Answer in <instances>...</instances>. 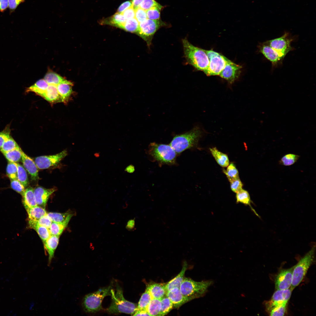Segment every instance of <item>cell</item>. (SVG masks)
<instances>
[{
  "instance_id": "obj_7",
  "label": "cell",
  "mask_w": 316,
  "mask_h": 316,
  "mask_svg": "<svg viewBox=\"0 0 316 316\" xmlns=\"http://www.w3.org/2000/svg\"><path fill=\"white\" fill-rule=\"evenodd\" d=\"M315 251V248L313 247L294 266L290 287L292 291L300 284L306 275L313 262Z\"/></svg>"
},
{
  "instance_id": "obj_36",
  "label": "cell",
  "mask_w": 316,
  "mask_h": 316,
  "mask_svg": "<svg viewBox=\"0 0 316 316\" xmlns=\"http://www.w3.org/2000/svg\"><path fill=\"white\" fill-rule=\"evenodd\" d=\"M161 309L159 316H164L168 314L173 308V303L166 296L160 299Z\"/></svg>"
},
{
  "instance_id": "obj_32",
  "label": "cell",
  "mask_w": 316,
  "mask_h": 316,
  "mask_svg": "<svg viewBox=\"0 0 316 316\" xmlns=\"http://www.w3.org/2000/svg\"><path fill=\"white\" fill-rule=\"evenodd\" d=\"M161 309L160 299L152 298L147 305L146 310L150 316H159Z\"/></svg>"
},
{
  "instance_id": "obj_11",
  "label": "cell",
  "mask_w": 316,
  "mask_h": 316,
  "mask_svg": "<svg viewBox=\"0 0 316 316\" xmlns=\"http://www.w3.org/2000/svg\"><path fill=\"white\" fill-rule=\"evenodd\" d=\"M67 154V151L64 150L55 154L36 157L35 162L38 169H45L58 164Z\"/></svg>"
},
{
  "instance_id": "obj_31",
  "label": "cell",
  "mask_w": 316,
  "mask_h": 316,
  "mask_svg": "<svg viewBox=\"0 0 316 316\" xmlns=\"http://www.w3.org/2000/svg\"><path fill=\"white\" fill-rule=\"evenodd\" d=\"M236 198L237 203H241L246 205H248L254 213L259 217V215L251 206V203L252 201L250 194L247 191L242 189L236 193Z\"/></svg>"
},
{
  "instance_id": "obj_5",
  "label": "cell",
  "mask_w": 316,
  "mask_h": 316,
  "mask_svg": "<svg viewBox=\"0 0 316 316\" xmlns=\"http://www.w3.org/2000/svg\"><path fill=\"white\" fill-rule=\"evenodd\" d=\"M212 283L211 281H196L185 277L179 289L184 296L192 300L203 296Z\"/></svg>"
},
{
  "instance_id": "obj_25",
  "label": "cell",
  "mask_w": 316,
  "mask_h": 316,
  "mask_svg": "<svg viewBox=\"0 0 316 316\" xmlns=\"http://www.w3.org/2000/svg\"><path fill=\"white\" fill-rule=\"evenodd\" d=\"M22 196L23 204L26 210L37 205L33 188H27Z\"/></svg>"
},
{
  "instance_id": "obj_23",
  "label": "cell",
  "mask_w": 316,
  "mask_h": 316,
  "mask_svg": "<svg viewBox=\"0 0 316 316\" xmlns=\"http://www.w3.org/2000/svg\"><path fill=\"white\" fill-rule=\"evenodd\" d=\"M73 85L72 82L67 80L57 85L59 94L61 97L63 102H65L67 101L72 94Z\"/></svg>"
},
{
  "instance_id": "obj_29",
  "label": "cell",
  "mask_w": 316,
  "mask_h": 316,
  "mask_svg": "<svg viewBox=\"0 0 316 316\" xmlns=\"http://www.w3.org/2000/svg\"><path fill=\"white\" fill-rule=\"evenodd\" d=\"M48 85V84L44 79H40L33 85L28 87L26 89V92H33L42 96L47 90Z\"/></svg>"
},
{
  "instance_id": "obj_13",
  "label": "cell",
  "mask_w": 316,
  "mask_h": 316,
  "mask_svg": "<svg viewBox=\"0 0 316 316\" xmlns=\"http://www.w3.org/2000/svg\"><path fill=\"white\" fill-rule=\"evenodd\" d=\"M241 68V66L229 60L219 75L232 84L238 78Z\"/></svg>"
},
{
  "instance_id": "obj_16",
  "label": "cell",
  "mask_w": 316,
  "mask_h": 316,
  "mask_svg": "<svg viewBox=\"0 0 316 316\" xmlns=\"http://www.w3.org/2000/svg\"><path fill=\"white\" fill-rule=\"evenodd\" d=\"M258 48L259 52L271 62L272 66H277L282 61L267 41L260 43L259 45Z\"/></svg>"
},
{
  "instance_id": "obj_3",
  "label": "cell",
  "mask_w": 316,
  "mask_h": 316,
  "mask_svg": "<svg viewBox=\"0 0 316 316\" xmlns=\"http://www.w3.org/2000/svg\"><path fill=\"white\" fill-rule=\"evenodd\" d=\"M202 135L201 129L196 126L187 133L175 136L170 145L177 154H180L196 145Z\"/></svg>"
},
{
  "instance_id": "obj_1",
  "label": "cell",
  "mask_w": 316,
  "mask_h": 316,
  "mask_svg": "<svg viewBox=\"0 0 316 316\" xmlns=\"http://www.w3.org/2000/svg\"><path fill=\"white\" fill-rule=\"evenodd\" d=\"M182 43L184 56L187 63L197 70L204 72L209 64L205 50L193 45L186 38L183 39Z\"/></svg>"
},
{
  "instance_id": "obj_27",
  "label": "cell",
  "mask_w": 316,
  "mask_h": 316,
  "mask_svg": "<svg viewBox=\"0 0 316 316\" xmlns=\"http://www.w3.org/2000/svg\"><path fill=\"white\" fill-rule=\"evenodd\" d=\"M209 150L217 163L223 167L229 164V160L227 155L219 151L216 147L210 148Z\"/></svg>"
},
{
  "instance_id": "obj_50",
  "label": "cell",
  "mask_w": 316,
  "mask_h": 316,
  "mask_svg": "<svg viewBox=\"0 0 316 316\" xmlns=\"http://www.w3.org/2000/svg\"><path fill=\"white\" fill-rule=\"evenodd\" d=\"M135 16L139 23H141L147 19L146 11L139 7L135 10Z\"/></svg>"
},
{
  "instance_id": "obj_49",
  "label": "cell",
  "mask_w": 316,
  "mask_h": 316,
  "mask_svg": "<svg viewBox=\"0 0 316 316\" xmlns=\"http://www.w3.org/2000/svg\"><path fill=\"white\" fill-rule=\"evenodd\" d=\"M287 304L276 307L270 311V316H283L285 313Z\"/></svg>"
},
{
  "instance_id": "obj_24",
  "label": "cell",
  "mask_w": 316,
  "mask_h": 316,
  "mask_svg": "<svg viewBox=\"0 0 316 316\" xmlns=\"http://www.w3.org/2000/svg\"><path fill=\"white\" fill-rule=\"evenodd\" d=\"M73 216V214L70 213L62 222L57 223L52 222L49 229L51 235L60 236L67 226Z\"/></svg>"
},
{
  "instance_id": "obj_59",
  "label": "cell",
  "mask_w": 316,
  "mask_h": 316,
  "mask_svg": "<svg viewBox=\"0 0 316 316\" xmlns=\"http://www.w3.org/2000/svg\"><path fill=\"white\" fill-rule=\"evenodd\" d=\"M135 170L134 166L130 164L127 166L125 169V171L129 173H133Z\"/></svg>"
},
{
  "instance_id": "obj_52",
  "label": "cell",
  "mask_w": 316,
  "mask_h": 316,
  "mask_svg": "<svg viewBox=\"0 0 316 316\" xmlns=\"http://www.w3.org/2000/svg\"><path fill=\"white\" fill-rule=\"evenodd\" d=\"M8 8L10 13L14 12L20 4L24 2L25 0H8Z\"/></svg>"
},
{
  "instance_id": "obj_22",
  "label": "cell",
  "mask_w": 316,
  "mask_h": 316,
  "mask_svg": "<svg viewBox=\"0 0 316 316\" xmlns=\"http://www.w3.org/2000/svg\"><path fill=\"white\" fill-rule=\"evenodd\" d=\"M187 262H184L180 273L175 277L166 283L165 287L167 292L173 288H180L185 277V272L187 269Z\"/></svg>"
},
{
  "instance_id": "obj_53",
  "label": "cell",
  "mask_w": 316,
  "mask_h": 316,
  "mask_svg": "<svg viewBox=\"0 0 316 316\" xmlns=\"http://www.w3.org/2000/svg\"><path fill=\"white\" fill-rule=\"evenodd\" d=\"M122 13L126 20L132 19L135 16V10L132 6L126 9Z\"/></svg>"
},
{
  "instance_id": "obj_56",
  "label": "cell",
  "mask_w": 316,
  "mask_h": 316,
  "mask_svg": "<svg viewBox=\"0 0 316 316\" xmlns=\"http://www.w3.org/2000/svg\"><path fill=\"white\" fill-rule=\"evenodd\" d=\"M8 7V0H0V11L4 12Z\"/></svg>"
},
{
  "instance_id": "obj_48",
  "label": "cell",
  "mask_w": 316,
  "mask_h": 316,
  "mask_svg": "<svg viewBox=\"0 0 316 316\" xmlns=\"http://www.w3.org/2000/svg\"><path fill=\"white\" fill-rule=\"evenodd\" d=\"M232 191L236 193L242 189L243 184L239 177L229 181Z\"/></svg>"
},
{
  "instance_id": "obj_37",
  "label": "cell",
  "mask_w": 316,
  "mask_h": 316,
  "mask_svg": "<svg viewBox=\"0 0 316 316\" xmlns=\"http://www.w3.org/2000/svg\"><path fill=\"white\" fill-rule=\"evenodd\" d=\"M139 25L138 22L134 18L127 20L123 25L122 29L127 31L137 33L138 30Z\"/></svg>"
},
{
  "instance_id": "obj_34",
  "label": "cell",
  "mask_w": 316,
  "mask_h": 316,
  "mask_svg": "<svg viewBox=\"0 0 316 316\" xmlns=\"http://www.w3.org/2000/svg\"><path fill=\"white\" fill-rule=\"evenodd\" d=\"M44 79L49 84L57 85L66 80L53 72H49L44 76Z\"/></svg>"
},
{
  "instance_id": "obj_17",
  "label": "cell",
  "mask_w": 316,
  "mask_h": 316,
  "mask_svg": "<svg viewBox=\"0 0 316 316\" xmlns=\"http://www.w3.org/2000/svg\"><path fill=\"white\" fill-rule=\"evenodd\" d=\"M166 296L173 303V307L178 308L191 300L184 296L181 293L179 288H173L167 292Z\"/></svg>"
},
{
  "instance_id": "obj_10",
  "label": "cell",
  "mask_w": 316,
  "mask_h": 316,
  "mask_svg": "<svg viewBox=\"0 0 316 316\" xmlns=\"http://www.w3.org/2000/svg\"><path fill=\"white\" fill-rule=\"evenodd\" d=\"M162 24L159 20H152L147 18L139 23L136 33L145 41L149 47L154 34Z\"/></svg>"
},
{
  "instance_id": "obj_41",
  "label": "cell",
  "mask_w": 316,
  "mask_h": 316,
  "mask_svg": "<svg viewBox=\"0 0 316 316\" xmlns=\"http://www.w3.org/2000/svg\"><path fill=\"white\" fill-rule=\"evenodd\" d=\"M18 147L16 142L11 136L4 143L0 151L3 153L12 150Z\"/></svg>"
},
{
  "instance_id": "obj_4",
  "label": "cell",
  "mask_w": 316,
  "mask_h": 316,
  "mask_svg": "<svg viewBox=\"0 0 316 316\" xmlns=\"http://www.w3.org/2000/svg\"><path fill=\"white\" fill-rule=\"evenodd\" d=\"M148 153L159 164L171 165L175 163L177 153L170 145L151 143Z\"/></svg>"
},
{
  "instance_id": "obj_51",
  "label": "cell",
  "mask_w": 316,
  "mask_h": 316,
  "mask_svg": "<svg viewBox=\"0 0 316 316\" xmlns=\"http://www.w3.org/2000/svg\"><path fill=\"white\" fill-rule=\"evenodd\" d=\"M36 221L38 225L48 229L50 228L52 222L47 214Z\"/></svg>"
},
{
  "instance_id": "obj_40",
  "label": "cell",
  "mask_w": 316,
  "mask_h": 316,
  "mask_svg": "<svg viewBox=\"0 0 316 316\" xmlns=\"http://www.w3.org/2000/svg\"><path fill=\"white\" fill-rule=\"evenodd\" d=\"M227 166L226 170L223 169V171L229 181L239 177L238 171L233 163H231Z\"/></svg>"
},
{
  "instance_id": "obj_35",
  "label": "cell",
  "mask_w": 316,
  "mask_h": 316,
  "mask_svg": "<svg viewBox=\"0 0 316 316\" xmlns=\"http://www.w3.org/2000/svg\"><path fill=\"white\" fill-rule=\"evenodd\" d=\"M300 156L293 154L289 153L284 155L279 161L280 165L284 166H290L297 162Z\"/></svg>"
},
{
  "instance_id": "obj_58",
  "label": "cell",
  "mask_w": 316,
  "mask_h": 316,
  "mask_svg": "<svg viewBox=\"0 0 316 316\" xmlns=\"http://www.w3.org/2000/svg\"><path fill=\"white\" fill-rule=\"evenodd\" d=\"M144 0H132V6L133 8L135 10L139 7L141 3Z\"/></svg>"
},
{
  "instance_id": "obj_46",
  "label": "cell",
  "mask_w": 316,
  "mask_h": 316,
  "mask_svg": "<svg viewBox=\"0 0 316 316\" xmlns=\"http://www.w3.org/2000/svg\"><path fill=\"white\" fill-rule=\"evenodd\" d=\"M10 125H6L5 128L0 132V150L5 142L11 136Z\"/></svg>"
},
{
  "instance_id": "obj_38",
  "label": "cell",
  "mask_w": 316,
  "mask_h": 316,
  "mask_svg": "<svg viewBox=\"0 0 316 316\" xmlns=\"http://www.w3.org/2000/svg\"><path fill=\"white\" fill-rule=\"evenodd\" d=\"M17 164V179L24 187L27 186L29 182L27 172L24 168L19 164Z\"/></svg>"
},
{
  "instance_id": "obj_28",
  "label": "cell",
  "mask_w": 316,
  "mask_h": 316,
  "mask_svg": "<svg viewBox=\"0 0 316 316\" xmlns=\"http://www.w3.org/2000/svg\"><path fill=\"white\" fill-rule=\"evenodd\" d=\"M122 13H116L112 16L102 21V23L107 24L122 28L126 21Z\"/></svg>"
},
{
  "instance_id": "obj_30",
  "label": "cell",
  "mask_w": 316,
  "mask_h": 316,
  "mask_svg": "<svg viewBox=\"0 0 316 316\" xmlns=\"http://www.w3.org/2000/svg\"><path fill=\"white\" fill-rule=\"evenodd\" d=\"M26 210L28 215V221H37L47 213L45 209L37 205Z\"/></svg>"
},
{
  "instance_id": "obj_12",
  "label": "cell",
  "mask_w": 316,
  "mask_h": 316,
  "mask_svg": "<svg viewBox=\"0 0 316 316\" xmlns=\"http://www.w3.org/2000/svg\"><path fill=\"white\" fill-rule=\"evenodd\" d=\"M292 291L290 288L284 290H277L274 293L271 300L267 303V309L270 311L276 307L287 304Z\"/></svg>"
},
{
  "instance_id": "obj_26",
  "label": "cell",
  "mask_w": 316,
  "mask_h": 316,
  "mask_svg": "<svg viewBox=\"0 0 316 316\" xmlns=\"http://www.w3.org/2000/svg\"><path fill=\"white\" fill-rule=\"evenodd\" d=\"M29 227L37 233L43 243L51 235L49 229L38 225L36 221H28Z\"/></svg>"
},
{
  "instance_id": "obj_47",
  "label": "cell",
  "mask_w": 316,
  "mask_h": 316,
  "mask_svg": "<svg viewBox=\"0 0 316 316\" xmlns=\"http://www.w3.org/2000/svg\"><path fill=\"white\" fill-rule=\"evenodd\" d=\"M11 188L22 195L25 191V187L17 179L11 180Z\"/></svg>"
},
{
  "instance_id": "obj_57",
  "label": "cell",
  "mask_w": 316,
  "mask_h": 316,
  "mask_svg": "<svg viewBox=\"0 0 316 316\" xmlns=\"http://www.w3.org/2000/svg\"><path fill=\"white\" fill-rule=\"evenodd\" d=\"M134 316H150L145 310H137L133 315Z\"/></svg>"
},
{
  "instance_id": "obj_39",
  "label": "cell",
  "mask_w": 316,
  "mask_h": 316,
  "mask_svg": "<svg viewBox=\"0 0 316 316\" xmlns=\"http://www.w3.org/2000/svg\"><path fill=\"white\" fill-rule=\"evenodd\" d=\"M152 299V298L149 293L145 290L140 299L136 310H146L147 305Z\"/></svg>"
},
{
  "instance_id": "obj_6",
  "label": "cell",
  "mask_w": 316,
  "mask_h": 316,
  "mask_svg": "<svg viewBox=\"0 0 316 316\" xmlns=\"http://www.w3.org/2000/svg\"><path fill=\"white\" fill-rule=\"evenodd\" d=\"M110 286L103 287L97 291L86 295L84 297L82 305L84 310L87 312H95L102 309V302L105 297L111 295Z\"/></svg>"
},
{
  "instance_id": "obj_44",
  "label": "cell",
  "mask_w": 316,
  "mask_h": 316,
  "mask_svg": "<svg viewBox=\"0 0 316 316\" xmlns=\"http://www.w3.org/2000/svg\"><path fill=\"white\" fill-rule=\"evenodd\" d=\"M154 7H157L160 10L163 8L161 5L155 0H144L139 7L146 11Z\"/></svg>"
},
{
  "instance_id": "obj_20",
  "label": "cell",
  "mask_w": 316,
  "mask_h": 316,
  "mask_svg": "<svg viewBox=\"0 0 316 316\" xmlns=\"http://www.w3.org/2000/svg\"><path fill=\"white\" fill-rule=\"evenodd\" d=\"M59 237V236L51 235L44 242V248L48 255L49 265L54 257L55 250L58 244Z\"/></svg>"
},
{
  "instance_id": "obj_15",
  "label": "cell",
  "mask_w": 316,
  "mask_h": 316,
  "mask_svg": "<svg viewBox=\"0 0 316 316\" xmlns=\"http://www.w3.org/2000/svg\"><path fill=\"white\" fill-rule=\"evenodd\" d=\"M56 190L55 188L49 189L37 186L34 189L37 205L44 209L50 196Z\"/></svg>"
},
{
  "instance_id": "obj_2",
  "label": "cell",
  "mask_w": 316,
  "mask_h": 316,
  "mask_svg": "<svg viewBox=\"0 0 316 316\" xmlns=\"http://www.w3.org/2000/svg\"><path fill=\"white\" fill-rule=\"evenodd\" d=\"M116 291L111 289V302L107 311L110 314L124 313L132 315L135 313L137 306L125 299L122 288L116 284Z\"/></svg>"
},
{
  "instance_id": "obj_55",
  "label": "cell",
  "mask_w": 316,
  "mask_h": 316,
  "mask_svg": "<svg viewBox=\"0 0 316 316\" xmlns=\"http://www.w3.org/2000/svg\"><path fill=\"white\" fill-rule=\"evenodd\" d=\"M135 218L129 220L127 222L126 227L129 231H133L135 229Z\"/></svg>"
},
{
  "instance_id": "obj_18",
  "label": "cell",
  "mask_w": 316,
  "mask_h": 316,
  "mask_svg": "<svg viewBox=\"0 0 316 316\" xmlns=\"http://www.w3.org/2000/svg\"><path fill=\"white\" fill-rule=\"evenodd\" d=\"M166 283L152 282L146 285V290L150 294L152 298L161 299L166 295L167 291Z\"/></svg>"
},
{
  "instance_id": "obj_45",
  "label": "cell",
  "mask_w": 316,
  "mask_h": 316,
  "mask_svg": "<svg viewBox=\"0 0 316 316\" xmlns=\"http://www.w3.org/2000/svg\"><path fill=\"white\" fill-rule=\"evenodd\" d=\"M160 9L157 7H152L146 11L147 18L152 20H159Z\"/></svg>"
},
{
  "instance_id": "obj_8",
  "label": "cell",
  "mask_w": 316,
  "mask_h": 316,
  "mask_svg": "<svg viewBox=\"0 0 316 316\" xmlns=\"http://www.w3.org/2000/svg\"><path fill=\"white\" fill-rule=\"evenodd\" d=\"M205 51L209 60V64L204 73L208 76L219 75L229 59L212 50Z\"/></svg>"
},
{
  "instance_id": "obj_54",
  "label": "cell",
  "mask_w": 316,
  "mask_h": 316,
  "mask_svg": "<svg viewBox=\"0 0 316 316\" xmlns=\"http://www.w3.org/2000/svg\"><path fill=\"white\" fill-rule=\"evenodd\" d=\"M132 6V1H127L122 4L119 7L117 11L119 13H122L125 10Z\"/></svg>"
},
{
  "instance_id": "obj_14",
  "label": "cell",
  "mask_w": 316,
  "mask_h": 316,
  "mask_svg": "<svg viewBox=\"0 0 316 316\" xmlns=\"http://www.w3.org/2000/svg\"><path fill=\"white\" fill-rule=\"evenodd\" d=\"M294 267V266L288 269L282 270L279 273L275 281L276 290H284L290 287Z\"/></svg>"
},
{
  "instance_id": "obj_9",
  "label": "cell",
  "mask_w": 316,
  "mask_h": 316,
  "mask_svg": "<svg viewBox=\"0 0 316 316\" xmlns=\"http://www.w3.org/2000/svg\"><path fill=\"white\" fill-rule=\"evenodd\" d=\"M293 40L289 34L286 32L280 37L267 42L283 61L286 54L293 49L291 45Z\"/></svg>"
},
{
  "instance_id": "obj_21",
  "label": "cell",
  "mask_w": 316,
  "mask_h": 316,
  "mask_svg": "<svg viewBox=\"0 0 316 316\" xmlns=\"http://www.w3.org/2000/svg\"><path fill=\"white\" fill-rule=\"evenodd\" d=\"M48 84L47 90L41 97L50 102H63L59 94L57 85Z\"/></svg>"
},
{
  "instance_id": "obj_33",
  "label": "cell",
  "mask_w": 316,
  "mask_h": 316,
  "mask_svg": "<svg viewBox=\"0 0 316 316\" xmlns=\"http://www.w3.org/2000/svg\"><path fill=\"white\" fill-rule=\"evenodd\" d=\"M23 151L18 147L15 149L3 153L6 159L9 162L16 163L21 160Z\"/></svg>"
},
{
  "instance_id": "obj_42",
  "label": "cell",
  "mask_w": 316,
  "mask_h": 316,
  "mask_svg": "<svg viewBox=\"0 0 316 316\" xmlns=\"http://www.w3.org/2000/svg\"><path fill=\"white\" fill-rule=\"evenodd\" d=\"M70 213L68 212L64 213L49 212L47 213V215L52 222L59 223L64 221Z\"/></svg>"
},
{
  "instance_id": "obj_19",
  "label": "cell",
  "mask_w": 316,
  "mask_h": 316,
  "mask_svg": "<svg viewBox=\"0 0 316 316\" xmlns=\"http://www.w3.org/2000/svg\"><path fill=\"white\" fill-rule=\"evenodd\" d=\"M21 161L24 168L30 174L31 179L37 180L39 178L38 168L35 162L23 151Z\"/></svg>"
},
{
  "instance_id": "obj_43",
  "label": "cell",
  "mask_w": 316,
  "mask_h": 316,
  "mask_svg": "<svg viewBox=\"0 0 316 316\" xmlns=\"http://www.w3.org/2000/svg\"><path fill=\"white\" fill-rule=\"evenodd\" d=\"M6 173L11 180L17 179V163L9 162L6 168Z\"/></svg>"
}]
</instances>
